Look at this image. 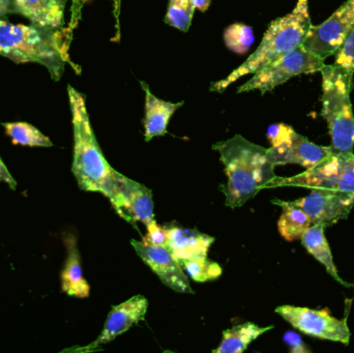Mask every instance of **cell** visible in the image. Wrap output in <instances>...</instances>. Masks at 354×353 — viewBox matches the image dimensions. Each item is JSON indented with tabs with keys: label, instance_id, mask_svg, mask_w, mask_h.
Here are the masks:
<instances>
[{
	"label": "cell",
	"instance_id": "cell-1",
	"mask_svg": "<svg viewBox=\"0 0 354 353\" xmlns=\"http://www.w3.org/2000/svg\"><path fill=\"white\" fill-rule=\"evenodd\" d=\"M74 31L70 27L50 28L33 24H12L0 19V55L16 64L35 62L47 68L54 81H59L66 64L79 72L68 55Z\"/></svg>",
	"mask_w": 354,
	"mask_h": 353
},
{
	"label": "cell",
	"instance_id": "cell-2",
	"mask_svg": "<svg viewBox=\"0 0 354 353\" xmlns=\"http://www.w3.org/2000/svg\"><path fill=\"white\" fill-rule=\"evenodd\" d=\"M68 95L74 132L73 174L81 190L101 193L118 211L116 170L108 163L95 138L85 95L71 85L68 86Z\"/></svg>",
	"mask_w": 354,
	"mask_h": 353
},
{
	"label": "cell",
	"instance_id": "cell-3",
	"mask_svg": "<svg viewBox=\"0 0 354 353\" xmlns=\"http://www.w3.org/2000/svg\"><path fill=\"white\" fill-rule=\"evenodd\" d=\"M212 149L220 153L225 166L224 193L226 205L231 209L245 205L277 176L268 149L250 142L241 135L216 143Z\"/></svg>",
	"mask_w": 354,
	"mask_h": 353
},
{
	"label": "cell",
	"instance_id": "cell-4",
	"mask_svg": "<svg viewBox=\"0 0 354 353\" xmlns=\"http://www.w3.org/2000/svg\"><path fill=\"white\" fill-rule=\"evenodd\" d=\"M311 25L309 0H297L292 12L270 22L256 51L226 78L212 83L209 90L223 93L243 77L255 74L283 54L299 47Z\"/></svg>",
	"mask_w": 354,
	"mask_h": 353
},
{
	"label": "cell",
	"instance_id": "cell-5",
	"mask_svg": "<svg viewBox=\"0 0 354 353\" xmlns=\"http://www.w3.org/2000/svg\"><path fill=\"white\" fill-rule=\"evenodd\" d=\"M322 75V116L328 122L334 155L353 153L354 116L351 93L353 73L335 64H324Z\"/></svg>",
	"mask_w": 354,
	"mask_h": 353
},
{
	"label": "cell",
	"instance_id": "cell-6",
	"mask_svg": "<svg viewBox=\"0 0 354 353\" xmlns=\"http://www.w3.org/2000/svg\"><path fill=\"white\" fill-rule=\"evenodd\" d=\"M324 61L299 46L253 74L251 79L237 88V93L259 90L262 95H266L293 77L320 72L326 64Z\"/></svg>",
	"mask_w": 354,
	"mask_h": 353
},
{
	"label": "cell",
	"instance_id": "cell-7",
	"mask_svg": "<svg viewBox=\"0 0 354 353\" xmlns=\"http://www.w3.org/2000/svg\"><path fill=\"white\" fill-rule=\"evenodd\" d=\"M297 187L324 188L354 193V155H332L311 169L290 178L276 176L264 189Z\"/></svg>",
	"mask_w": 354,
	"mask_h": 353
},
{
	"label": "cell",
	"instance_id": "cell-8",
	"mask_svg": "<svg viewBox=\"0 0 354 353\" xmlns=\"http://www.w3.org/2000/svg\"><path fill=\"white\" fill-rule=\"evenodd\" d=\"M354 25V0H346L328 20L311 25L301 46L326 60L344 44Z\"/></svg>",
	"mask_w": 354,
	"mask_h": 353
},
{
	"label": "cell",
	"instance_id": "cell-9",
	"mask_svg": "<svg viewBox=\"0 0 354 353\" xmlns=\"http://www.w3.org/2000/svg\"><path fill=\"white\" fill-rule=\"evenodd\" d=\"M276 313L306 335L345 345L349 344L351 331L346 319L335 318L326 311L293 306L278 307Z\"/></svg>",
	"mask_w": 354,
	"mask_h": 353
},
{
	"label": "cell",
	"instance_id": "cell-10",
	"mask_svg": "<svg viewBox=\"0 0 354 353\" xmlns=\"http://www.w3.org/2000/svg\"><path fill=\"white\" fill-rule=\"evenodd\" d=\"M291 203L309 216L312 225L320 224L328 228L348 218L354 207V193L314 188L309 196Z\"/></svg>",
	"mask_w": 354,
	"mask_h": 353
},
{
	"label": "cell",
	"instance_id": "cell-11",
	"mask_svg": "<svg viewBox=\"0 0 354 353\" xmlns=\"http://www.w3.org/2000/svg\"><path fill=\"white\" fill-rule=\"evenodd\" d=\"M131 244L143 263L151 267L164 285L179 294H194L189 277L167 247L155 246L135 240H131Z\"/></svg>",
	"mask_w": 354,
	"mask_h": 353
},
{
	"label": "cell",
	"instance_id": "cell-12",
	"mask_svg": "<svg viewBox=\"0 0 354 353\" xmlns=\"http://www.w3.org/2000/svg\"><path fill=\"white\" fill-rule=\"evenodd\" d=\"M118 213L128 222H141L145 226L156 221L153 192L147 186L116 171Z\"/></svg>",
	"mask_w": 354,
	"mask_h": 353
},
{
	"label": "cell",
	"instance_id": "cell-13",
	"mask_svg": "<svg viewBox=\"0 0 354 353\" xmlns=\"http://www.w3.org/2000/svg\"><path fill=\"white\" fill-rule=\"evenodd\" d=\"M149 309V300L147 298L138 294L131 298L130 300L112 307L103 331L99 337L87 345L86 347L80 348L79 352H95L100 346L105 345L113 341L122 334L128 332L133 325H137L145 319Z\"/></svg>",
	"mask_w": 354,
	"mask_h": 353
},
{
	"label": "cell",
	"instance_id": "cell-14",
	"mask_svg": "<svg viewBox=\"0 0 354 353\" xmlns=\"http://www.w3.org/2000/svg\"><path fill=\"white\" fill-rule=\"evenodd\" d=\"M330 146H320L295 132L284 144L270 147L268 155L274 166L297 164L311 169L332 155Z\"/></svg>",
	"mask_w": 354,
	"mask_h": 353
},
{
	"label": "cell",
	"instance_id": "cell-15",
	"mask_svg": "<svg viewBox=\"0 0 354 353\" xmlns=\"http://www.w3.org/2000/svg\"><path fill=\"white\" fill-rule=\"evenodd\" d=\"M68 0H12L10 14H18L33 24L64 28V12Z\"/></svg>",
	"mask_w": 354,
	"mask_h": 353
},
{
	"label": "cell",
	"instance_id": "cell-16",
	"mask_svg": "<svg viewBox=\"0 0 354 353\" xmlns=\"http://www.w3.org/2000/svg\"><path fill=\"white\" fill-rule=\"evenodd\" d=\"M141 87L145 93V139L147 142L155 137L167 134L168 124L172 115L183 107L185 102L171 103L164 101L153 95L147 82L140 81Z\"/></svg>",
	"mask_w": 354,
	"mask_h": 353
},
{
	"label": "cell",
	"instance_id": "cell-17",
	"mask_svg": "<svg viewBox=\"0 0 354 353\" xmlns=\"http://www.w3.org/2000/svg\"><path fill=\"white\" fill-rule=\"evenodd\" d=\"M64 242L66 246V258L60 274L62 292L72 298H88L91 286L83 276L77 238L70 234L64 238Z\"/></svg>",
	"mask_w": 354,
	"mask_h": 353
},
{
	"label": "cell",
	"instance_id": "cell-18",
	"mask_svg": "<svg viewBox=\"0 0 354 353\" xmlns=\"http://www.w3.org/2000/svg\"><path fill=\"white\" fill-rule=\"evenodd\" d=\"M167 232V248L177 259L195 258L207 256L214 238L201 233L197 230L187 228H166Z\"/></svg>",
	"mask_w": 354,
	"mask_h": 353
},
{
	"label": "cell",
	"instance_id": "cell-19",
	"mask_svg": "<svg viewBox=\"0 0 354 353\" xmlns=\"http://www.w3.org/2000/svg\"><path fill=\"white\" fill-rule=\"evenodd\" d=\"M326 228L320 224L311 225L301 238V244L305 247L306 250L317 259L324 267L326 271L334 278L339 283L347 287L348 283L343 281L339 276L338 269L335 265L334 258H333L332 250H330V245L326 240V234H324Z\"/></svg>",
	"mask_w": 354,
	"mask_h": 353
},
{
	"label": "cell",
	"instance_id": "cell-20",
	"mask_svg": "<svg viewBox=\"0 0 354 353\" xmlns=\"http://www.w3.org/2000/svg\"><path fill=\"white\" fill-rule=\"evenodd\" d=\"M272 327H261L253 323H245L223 332V339L214 353H241L256 339L270 331Z\"/></svg>",
	"mask_w": 354,
	"mask_h": 353
},
{
	"label": "cell",
	"instance_id": "cell-21",
	"mask_svg": "<svg viewBox=\"0 0 354 353\" xmlns=\"http://www.w3.org/2000/svg\"><path fill=\"white\" fill-rule=\"evenodd\" d=\"M272 203L282 207L283 213L278 222V229L282 238L288 242L301 240L304 232L312 225L309 216L291 203V201L272 200Z\"/></svg>",
	"mask_w": 354,
	"mask_h": 353
},
{
	"label": "cell",
	"instance_id": "cell-22",
	"mask_svg": "<svg viewBox=\"0 0 354 353\" xmlns=\"http://www.w3.org/2000/svg\"><path fill=\"white\" fill-rule=\"evenodd\" d=\"M1 126L12 144L30 147L53 146L49 137L28 122H2Z\"/></svg>",
	"mask_w": 354,
	"mask_h": 353
},
{
	"label": "cell",
	"instance_id": "cell-23",
	"mask_svg": "<svg viewBox=\"0 0 354 353\" xmlns=\"http://www.w3.org/2000/svg\"><path fill=\"white\" fill-rule=\"evenodd\" d=\"M178 261L187 277L199 283L214 281L220 278L223 273L221 265L208 259L207 256L179 259Z\"/></svg>",
	"mask_w": 354,
	"mask_h": 353
},
{
	"label": "cell",
	"instance_id": "cell-24",
	"mask_svg": "<svg viewBox=\"0 0 354 353\" xmlns=\"http://www.w3.org/2000/svg\"><path fill=\"white\" fill-rule=\"evenodd\" d=\"M193 0H169L165 23L178 30L187 32L195 14Z\"/></svg>",
	"mask_w": 354,
	"mask_h": 353
},
{
	"label": "cell",
	"instance_id": "cell-25",
	"mask_svg": "<svg viewBox=\"0 0 354 353\" xmlns=\"http://www.w3.org/2000/svg\"><path fill=\"white\" fill-rule=\"evenodd\" d=\"M225 43L227 47L230 48L236 53H243L249 49L253 44L254 35L252 28L247 25H231L225 31Z\"/></svg>",
	"mask_w": 354,
	"mask_h": 353
},
{
	"label": "cell",
	"instance_id": "cell-26",
	"mask_svg": "<svg viewBox=\"0 0 354 353\" xmlns=\"http://www.w3.org/2000/svg\"><path fill=\"white\" fill-rule=\"evenodd\" d=\"M87 0H72L71 6V19L68 27L73 31L78 27L82 18V10ZM113 3V16L115 20V37L113 41L118 43L120 41V8H122V0H112Z\"/></svg>",
	"mask_w": 354,
	"mask_h": 353
},
{
	"label": "cell",
	"instance_id": "cell-27",
	"mask_svg": "<svg viewBox=\"0 0 354 353\" xmlns=\"http://www.w3.org/2000/svg\"><path fill=\"white\" fill-rule=\"evenodd\" d=\"M335 55H336L335 66L346 68L354 74V25L342 47Z\"/></svg>",
	"mask_w": 354,
	"mask_h": 353
},
{
	"label": "cell",
	"instance_id": "cell-28",
	"mask_svg": "<svg viewBox=\"0 0 354 353\" xmlns=\"http://www.w3.org/2000/svg\"><path fill=\"white\" fill-rule=\"evenodd\" d=\"M295 131L291 126L284 124H272L268 130V139L272 147L280 146L286 143L295 134Z\"/></svg>",
	"mask_w": 354,
	"mask_h": 353
},
{
	"label": "cell",
	"instance_id": "cell-29",
	"mask_svg": "<svg viewBox=\"0 0 354 353\" xmlns=\"http://www.w3.org/2000/svg\"><path fill=\"white\" fill-rule=\"evenodd\" d=\"M147 234L143 238V242L155 246L167 247V232L166 228L160 227L157 221L151 222L147 226Z\"/></svg>",
	"mask_w": 354,
	"mask_h": 353
},
{
	"label": "cell",
	"instance_id": "cell-30",
	"mask_svg": "<svg viewBox=\"0 0 354 353\" xmlns=\"http://www.w3.org/2000/svg\"><path fill=\"white\" fill-rule=\"evenodd\" d=\"M285 343L288 345L291 353H309V348L306 346L301 340V336L293 332H287L284 335Z\"/></svg>",
	"mask_w": 354,
	"mask_h": 353
},
{
	"label": "cell",
	"instance_id": "cell-31",
	"mask_svg": "<svg viewBox=\"0 0 354 353\" xmlns=\"http://www.w3.org/2000/svg\"><path fill=\"white\" fill-rule=\"evenodd\" d=\"M0 182L8 184L12 190H16L17 189L16 180L10 174V170L8 169L1 158H0Z\"/></svg>",
	"mask_w": 354,
	"mask_h": 353
},
{
	"label": "cell",
	"instance_id": "cell-32",
	"mask_svg": "<svg viewBox=\"0 0 354 353\" xmlns=\"http://www.w3.org/2000/svg\"><path fill=\"white\" fill-rule=\"evenodd\" d=\"M12 0H0V19L10 14Z\"/></svg>",
	"mask_w": 354,
	"mask_h": 353
},
{
	"label": "cell",
	"instance_id": "cell-33",
	"mask_svg": "<svg viewBox=\"0 0 354 353\" xmlns=\"http://www.w3.org/2000/svg\"><path fill=\"white\" fill-rule=\"evenodd\" d=\"M193 2L196 10H199L200 12H206L212 3V0H193Z\"/></svg>",
	"mask_w": 354,
	"mask_h": 353
}]
</instances>
